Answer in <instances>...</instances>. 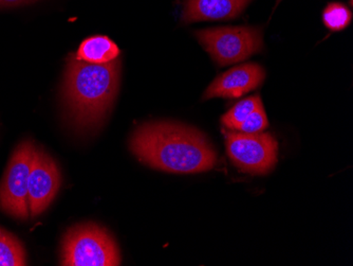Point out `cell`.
<instances>
[{"label":"cell","instance_id":"1","mask_svg":"<svg viewBox=\"0 0 353 266\" xmlns=\"http://www.w3.org/2000/svg\"><path fill=\"white\" fill-rule=\"evenodd\" d=\"M130 150L144 164L170 173H201L217 162V154L205 136L180 123L142 125L132 134Z\"/></svg>","mask_w":353,"mask_h":266},{"label":"cell","instance_id":"2","mask_svg":"<svg viewBox=\"0 0 353 266\" xmlns=\"http://www.w3.org/2000/svg\"><path fill=\"white\" fill-rule=\"evenodd\" d=\"M121 61L95 65L71 55L63 83V103L75 130L92 132L106 119L118 95Z\"/></svg>","mask_w":353,"mask_h":266},{"label":"cell","instance_id":"3","mask_svg":"<svg viewBox=\"0 0 353 266\" xmlns=\"http://www.w3.org/2000/svg\"><path fill=\"white\" fill-rule=\"evenodd\" d=\"M61 263L65 266H117L121 263L120 251L105 228L82 224L65 234Z\"/></svg>","mask_w":353,"mask_h":266},{"label":"cell","instance_id":"4","mask_svg":"<svg viewBox=\"0 0 353 266\" xmlns=\"http://www.w3.org/2000/svg\"><path fill=\"white\" fill-rule=\"evenodd\" d=\"M195 35L219 66L245 61L263 48V32L259 28H212L199 30Z\"/></svg>","mask_w":353,"mask_h":266},{"label":"cell","instance_id":"5","mask_svg":"<svg viewBox=\"0 0 353 266\" xmlns=\"http://www.w3.org/2000/svg\"><path fill=\"white\" fill-rule=\"evenodd\" d=\"M228 156L240 170L253 175H263L277 162L279 144L269 133L245 134L224 131Z\"/></svg>","mask_w":353,"mask_h":266},{"label":"cell","instance_id":"6","mask_svg":"<svg viewBox=\"0 0 353 266\" xmlns=\"http://www.w3.org/2000/svg\"><path fill=\"white\" fill-rule=\"evenodd\" d=\"M35 149L31 140H23L16 146L0 184V208L19 220H27L30 216L28 180Z\"/></svg>","mask_w":353,"mask_h":266},{"label":"cell","instance_id":"7","mask_svg":"<svg viewBox=\"0 0 353 266\" xmlns=\"http://www.w3.org/2000/svg\"><path fill=\"white\" fill-rule=\"evenodd\" d=\"M61 173L57 162L41 149H35L28 180V206L32 218L43 213L57 196Z\"/></svg>","mask_w":353,"mask_h":266},{"label":"cell","instance_id":"8","mask_svg":"<svg viewBox=\"0 0 353 266\" xmlns=\"http://www.w3.org/2000/svg\"><path fill=\"white\" fill-rule=\"evenodd\" d=\"M265 77V69L259 64L249 63L234 67L216 77L204 93L203 100L240 98L259 88Z\"/></svg>","mask_w":353,"mask_h":266},{"label":"cell","instance_id":"9","mask_svg":"<svg viewBox=\"0 0 353 266\" xmlns=\"http://www.w3.org/2000/svg\"><path fill=\"white\" fill-rule=\"evenodd\" d=\"M252 0H185L184 23L206 21H227L243 13Z\"/></svg>","mask_w":353,"mask_h":266},{"label":"cell","instance_id":"10","mask_svg":"<svg viewBox=\"0 0 353 266\" xmlns=\"http://www.w3.org/2000/svg\"><path fill=\"white\" fill-rule=\"evenodd\" d=\"M75 57L90 64H107L119 59L120 49L109 37L97 35L85 39L79 46Z\"/></svg>","mask_w":353,"mask_h":266},{"label":"cell","instance_id":"11","mask_svg":"<svg viewBox=\"0 0 353 266\" xmlns=\"http://www.w3.org/2000/svg\"><path fill=\"white\" fill-rule=\"evenodd\" d=\"M27 265V255L17 238L0 228V266Z\"/></svg>","mask_w":353,"mask_h":266},{"label":"cell","instance_id":"12","mask_svg":"<svg viewBox=\"0 0 353 266\" xmlns=\"http://www.w3.org/2000/svg\"><path fill=\"white\" fill-rule=\"evenodd\" d=\"M261 105H263V101L259 95L239 101L230 109L227 114L222 116V125L225 130L237 131L238 126Z\"/></svg>","mask_w":353,"mask_h":266},{"label":"cell","instance_id":"13","mask_svg":"<svg viewBox=\"0 0 353 266\" xmlns=\"http://www.w3.org/2000/svg\"><path fill=\"white\" fill-rule=\"evenodd\" d=\"M352 19L350 10L340 3H331L323 12V21L325 26L333 32L342 31L348 27Z\"/></svg>","mask_w":353,"mask_h":266},{"label":"cell","instance_id":"14","mask_svg":"<svg viewBox=\"0 0 353 266\" xmlns=\"http://www.w3.org/2000/svg\"><path fill=\"white\" fill-rule=\"evenodd\" d=\"M268 126H269V121H268L263 105H261L238 126L237 131L245 134H256V133L263 132Z\"/></svg>","mask_w":353,"mask_h":266},{"label":"cell","instance_id":"15","mask_svg":"<svg viewBox=\"0 0 353 266\" xmlns=\"http://www.w3.org/2000/svg\"><path fill=\"white\" fill-rule=\"evenodd\" d=\"M35 1L37 0H0V9L19 7V6L28 5Z\"/></svg>","mask_w":353,"mask_h":266}]
</instances>
